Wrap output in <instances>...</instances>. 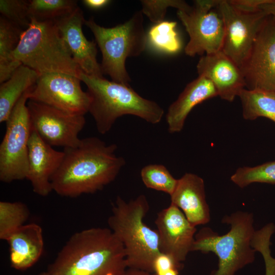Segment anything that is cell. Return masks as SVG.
<instances>
[{"mask_svg":"<svg viewBox=\"0 0 275 275\" xmlns=\"http://www.w3.org/2000/svg\"><path fill=\"white\" fill-rule=\"evenodd\" d=\"M116 144L87 137L75 147L64 149V156L51 179L52 191L66 197L94 194L113 182L125 164Z\"/></svg>","mask_w":275,"mask_h":275,"instance_id":"obj_1","label":"cell"},{"mask_svg":"<svg viewBox=\"0 0 275 275\" xmlns=\"http://www.w3.org/2000/svg\"><path fill=\"white\" fill-rule=\"evenodd\" d=\"M124 248L109 228H91L73 234L46 271L49 275H124Z\"/></svg>","mask_w":275,"mask_h":275,"instance_id":"obj_2","label":"cell"},{"mask_svg":"<svg viewBox=\"0 0 275 275\" xmlns=\"http://www.w3.org/2000/svg\"><path fill=\"white\" fill-rule=\"evenodd\" d=\"M79 78L87 87L91 101L89 112L99 133L104 134L118 118L131 115L156 124L160 122L164 111L156 102L143 98L129 85L94 76L81 71Z\"/></svg>","mask_w":275,"mask_h":275,"instance_id":"obj_3","label":"cell"},{"mask_svg":"<svg viewBox=\"0 0 275 275\" xmlns=\"http://www.w3.org/2000/svg\"><path fill=\"white\" fill-rule=\"evenodd\" d=\"M149 210L144 195L129 202L118 196L107 221L109 229L123 244L127 268L154 273L153 263L161 252L157 230L144 222Z\"/></svg>","mask_w":275,"mask_h":275,"instance_id":"obj_4","label":"cell"},{"mask_svg":"<svg viewBox=\"0 0 275 275\" xmlns=\"http://www.w3.org/2000/svg\"><path fill=\"white\" fill-rule=\"evenodd\" d=\"M230 225L226 234L219 235L209 227L201 229L195 236L191 252H212L218 257V268L210 275H234L239 269L252 263L256 252L251 245L255 231L252 213L238 211L222 219Z\"/></svg>","mask_w":275,"mask_h":275,"instance_id":"obj_5","label":"cell"},{"mask_svg":"<svg viewBox=\"0 0 275 275\" xmlns=\"http://www.w3.org/2000/svg\"><path fill=\"white\" fill-rule=\"evenodd\" d=\"M30 20L14 51L15 58L39 75L62 73L79 77L82 71L74 62L55 21Z\"/></svg>","mask_w":275,"mask_h":275,"instance_id":"obj_6","label":"cell"},{"mask_svg":"<svg viewBox=\"0 0 275 275\" xmlns=\"http://www.w3.org/2000/svg\"><path fill=\"white\" fill-rule=\"evenodd\" d=\"M143 22L141 11L124 23L112 28L98 24L93 17L85 20V24L93 33L102 53V72L108 75L112 81L129 85L131 78L125 62L129 57L141 55L146 48L148 36Z\"/></svg>","mask_w":275,"mask_h":275,"instance_id":"obj_7","label":"cell"},{"mask_svg":"<svg viewBox=\"0 0 275 275\" xmlns=\"http://www.w3.org/2000/svg\"><path fill=\"white\" fill-rule=\"evenodd\" d=\"M33 87L18 101L8 119L0 145V180L10 183L26 178L28 144L32 125L27 102Z\"/></svg>","mask_w":275,"mask_h":275,"instance_id":"obj_8","label":"cell"},{"mask_svg":"<svg viewBox=\"0 0 275 275\" xmlns=\"http://www.w3.org/2000/svg\"><path fill=\"white\" fill-rule=\"evenodd\" d=\"M216 0L195 1L188 11L178 10L189 40L184 48L186 55L194 57L222 50L224 38L223 19L217 10Z\"/></svg>","mask_w":275,"mask_h":275,"instance_id":"obj_9","label":"cell"},{"mask_svg":"<svg viewBox=\"0 0 275 275\" xmlns=\"http://www.w3.org/2000/svg\"><path fill=\"white\" fill-rule=\"evenodd\" d=\"M216 8L225 25L222 50L240 67L269 15L261 9L253 12L241 10L227 0H218Z\"/></svg>","mask_w":275,"mask_h":275,"instance_id":"obj_10","label":"cell"},{"mask_svg":"<svg viewBox=\"0 0 275 275\" xmlns=\"http://www.w3.org/2000/svg\"><path fill=\"white\" fill-rule=\"evenodd\" d=\"M32 129L48 144L64 149L75 147L84 127V115L72 114L50 105L28 100Z\"/></svg>","mask_w":275,"mask_h":275,"instance_id":"obj_11","label":"cell"},{"mask_svg":"<svg viewBox=\"0 0 275 275\" xmlns=\"http://www.w3.org/2000/svg\"><path fill=\"white\" fill-rule=\"evenodd\" d=\"M78 77L62 73L39 75L31 89L29 100L41 102L67 113L85 115L91 98L81 87Z\"/></svg>","mask_w":275,"mask_h":275,"instance_id":"obj_12","label":"cell"},{"mask_svg":"<svg viewBox=\"0 0 275 275\" xmlns=\"http://www.w3.org/2000/svg\"><path fill=\"white\" fill-rule=\"evenodd\" d=\"M245 88L275 94V19L269 15L239 67Z\"/></svg>","mask_w":275,"mask_h":275,"instance_id":"obj_13","label":"cell"},{"mask_svg":"<svg viewBox=\"0 0 275 275\" xmlns=\"http://www.w3.org/2000/svg\"><path fill=\"white\" fill-rule=\"evenodd\" d=\"M159 235L161 253L171 257L183 267L188 253L191 252L197 229L176 205H170L159 212L155 222Z\"/></svg>","mask_w":275,"mask_h":275,"instance_id":"obj_14","label":"cell"},{"mask_svg":"<svg viewBox=\"0 0 275 275\" xmlns=\"http://www.w3.org/2000/svg\"><path fill=\"white\" fill-rule=\"evenodd\" d=\"M54 21L81 70L89 75L103 77L101 65L97 60L96 43L88 40L82 32L85 19L81 9L78 7L71 13Z\"/></svg>","mask_w":275,"mask_h":275,"instance_id":"obj_15","label":"cell"},{"mask_svg":"<svg viewBox=\"0 0 275 275\" xmlns=\"http://www.w3.org/2000/svg\"><path fill=\"white\" fill-rule=\"evenodd\" d=\"M199 76L209 79L218 96L232 102L245 88V82L240 67L222 50L204 54L197 65Z\"/></svg>","mask_w":275,"mask_h":275,"instance_id":"obj_16","label":"cell"},{"mask_svg":"<svg viewBox=\"0 0 275 275\" xmlns=\"http://www.w3.org/2000/svg\"><path fill=\"white\" fill-rule=\"evenodd\" d=\"M64 151L54 149L32 129L28 144V171L26 179L33 190L41 196L52 191L51 179L60 167Z\"/></svg>","mask_w":275,"mask_h":275,"instance_id":"obj_17","label":"cell"},{"mask_svg":"<svg viewBox=\"0 0 275 275\" xmlns=\"http://www.w3.org/2000/svg\"><path fill=\"white\" fill-rule=\"evenodd\" d=\"M170 197L171 203L182 211L194 226L204 225L210 221L204 182L197 175L185 173L178 179L176 188Z\"/></svg>","mask_w":275,"mask_h":275,"instance_id":"obj_18","label":"cell"},{"mask_svg":"<svg viewBox=\"0 0 275 275\" xmlns=\"http://www.w3.org/2000/svg\"><path fill=\"white\" fill-rule=\"evenodd\" d=\"M217 96L212 82L204 76H199L188 83L168 108L166 120L169 131L180 132L188 114L197 105Z\"/></svg>","mask_w":275,"mask_h":275,"instance_id":"obj_19","label":"cell"},{"mask_svg":"<svg viewBox=\"0 0 275 275\" xmlns=\"http://www.w3.org/2000/svg\"><path fill=\"white\" fill-rule=\"evenodd\" d=\"M9 245L10 261L12 267L24 270L39 259L44 249L41 227L38 224H24L6 240Z\"/></svg>","mask_w":275,"mask_h":275,"instance_id":"obj_20","label":"cell"},{"mask_svg":"<svg viewBox=\"0 0 275 275\" xmlns=\"http://www.w3.org/2000/svg\"><path fill=\"white\" fill-rule=\"evenodd\" d=\"M39 74L23 65L0 86V122H5L14 107L29 89L36 83Z\"/></svg>","mask_w":275,"mask_h":275,"instance_id":"obj_21","label":"cell"},{"mask_svg":"<svg viewBox=\"0 0 275 275\" xmlns=\"http://www.w3.org/2000/svg\"><path fill=\"white\" fill-rule=\"evenodd\" d=\"M23 31L22 29L0 17V83L7 80L22 65L14 56Z\"/></svg>","mask_w":275,"mask_h":275,"instance_id":"obj_22","label":"cell"},{"mask_svg":"<svg viewBox=\"0 0 275 275\" xmlns=\"http://www.w3.org/2000/svg\"><path fill=\"white\" fill-rule=\"evenodd\" d=\"M239 97L244 119L265 117L275 122V94L257 90L243 89Z\"/></svg>","mask_w":275,"mask_h":275,"instance_id":"obj_23","label":"cell"},{"mask_svg":"<svg viewBox=\"0 0 275 275\" xmlns=\"http://www.w3.org/2000/svg\"><path fill=\"white\" fill-rule=\"evenodd\" d=\"M78 6L74 0L29 1L30 19L39 21L54 20L74 11Z\"/></svg>","mask_w":275,"mask_h":275,"instance_id":"obj_24","label":"cell"},{"mask_svg":"<svg viewBox=\"0 0 275 275\" xmlns=\"http://www.w3.org/2000/svg\"><path fill=\"white\" fill-rule=\"evenodd\" d=\"M30 211L20 202H0V239L6 240L17 229L24 225Z\"/></svg>","mask_w":275,"mask_h":275,"instance_id":"obj_25","label":"cell"},{"mask_svg":"<svg viewBox=\"0 0 275 275\" xmlns=\"http://www.w3.org/2000/svg\"><path fill=\"white\" fill-rule=\"evenodd\" d=\"M176 21H163L155 24L147 35L151 45L161 51L174 54L179 52L181 43L176 31Z\"/></svg>","mask_w":275,"mask_h":275,"instance_id":"obj_26","label":"cell"},{"mask_svg":"<svg viewBox=\"0 0 275 275\" xmlns=\"http://www.w3.org/2000/svg\"><path fill=\"white\" fill-rule=\"evenodd\" d=\"M231 180L241 188L255 182L275 184V161L253 167L239 168L232 175Z\"/></svg>","mask_w":275,"mask_h":275,"instance_id":"obj_27","label":"cell"},{"mask_svg":"<svg viewBox=\"0 0 275 275\" xmlns=\"http://www.w3.org/2000/svg\"><path fill=\"white\" fill-rule=\"evenodd\" d=\"M141 177L145 185L156 190L163 191L171 196L178 183L166 167L162 164H152L143 167Z\"/></svg>","mask_w":275,"mask_h":275,"instance_id":"obj_28","label":"cell"},{"mask_svg":"<svg viewBox=\"0 0 275 275\" xmlns=\"http://www.w3.org/2000/svg\"><path fill=\"white\" fill-rule=\"evenodd\" d=\"M141 12L155 24L163 21L168 8L173 7L178 10L188 11L191 6L181 0H143Z\"/></svg>","mask_w":275,"mask_h":275,"instance_id":"obj_29","label":"cell"},{"mask_svg":"<svg viewBox=\"0 0 275 275\" xmlns=\"http://www.w3.org/2000/svg\"><path fill=\"white\" fill-rule=\"evenodd\" d=\"M29 6V1L1 0V16L25 30L31 22L28 14Z\"/></svg>","mask_w":275,"mask_h":275,"instance_id":"obj_30","label":"cell"},{"mask_svg":"<svg viewBox=\"0 0 275 275\" xmlns=\"http://www.w3.org/2000/svg\"><path fill=\"white\" fill-rule=\"evenodd\" d=\"M173 268L181 270L183 267L177 265L171 257L162 253L156 258L153 263L154 273L156 275H160Z\"/></svg>","mask_w":275,"mask_h":275,"instance_id":"obj_31","label":"cell"},{"mask_svg":"<svg viewBox=\"0 0 275 275\" xmlns=\"http://www.w3.org/2000/svg\"><path fill=\"white\" fill-rule=\"evenodd\" d=\"M269 0H229V2L237 8L243 11L253 12L259 10L262 4Z\"/></svg>","mask_w":275,"mask_h":275,"instance_id":"obj_32","label":"cell"},{"mask_svg":"<svg viewBox=\"0 0 275 275\" xmlns=\"http://www.w3.org/2000/svg\"><path fill=\"white\" fill-rule=\"evenodd\" d=\"M111 1L109 0H83L85 6L92 10H98L106 6Z\"/></svg>","mask_w":275,"mask_h":275,"instance_id":"obj_33","label":"cell"},{"mask_svg":"<svg viewBox=\"0 0 275 275\" xmlns=\"http://www.w3.org/2000/svg\"><path fill=\"white\" fill-rule=\"evenodd\" d=\"M259 9L268 15L275 18V0H269L267 3L261 5Z\"/></svg>","mask_w":275,"mask_h":275,"instance_id":"obj_34","label":"cell"},{"mask_svg":"<svg viewBox=\"0 0 275 275\" xmlns=\"http://www.w3.org/2000/svg\"><path fill=\"white\" fill-rule=\"evenodd\" d=\"M265 275H275V259L268 258L264 261Z\"/></svg>","mask_w":275,"mask_h":275,"instance_id":"obj_35","label":"cell"},{"mask_svg":"<svg viewBox=\"0 0 275 275\" xmlns=\"http://www.w3.org/2000/svg\"><path fill=\"white\" fill-rule=\"evenodd\" d=\"M124 275H156L146 271L139 269L129 268L127 269Z\"/></svg>","mask_w":275,"mask_h":275,"instance_id":"obj_36","label":"cell"},{"mask_svg":"<svg viewBox=\"0 0 275 275\" xmlns=\"http://www.w3.org/2000/svg\"><path fill=\"white\" fill-rule=\"evenodd\" d=\"M179 269L177 268H173L169 269L160 275H179Z\"/></svg>","mask_w":275,"mask_h":275,"instance_id":"obj_37","label":"cell"},{"mask_svg":"<svg viewBox=\"0 0 275 275\" xmlns=\"http://www.w3.org/2000/svg\"><path fill=\"white\" fill-rule=\"evenodd\" d=\"M38 275H49V274H48V273H47V271H45V272H41V273H40Z\"/></svg>","mask_w":275,"mask_h":275,"instance_id":"obj_38","label":"cell"},{"mask_svg":"<svg viewBox=\"0 0 275 275\" xmlns=\"http://www.w3.org/2000/svg\"><path fill=\"white\" fill-rule=\"evenodd\" d=\"M275 19V18H274Z\"/></svg>","mask_w":275,"mask_h":275,"instance_id":"obj_39","label":"cell"}]
</instances>
